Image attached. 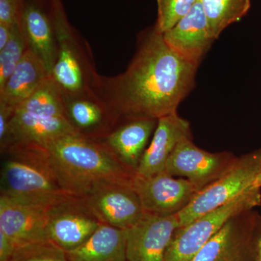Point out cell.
I'll return each instance as SVG.
<instances>
[{
	"label": "cell",
	"mask_w": 261,
	"mask_h": 261,
	"mask_svg": "<svg viewBox=\"0 0 261 261\" xmlns=\"http://www.w3.org/2000/svg\"><path fill=\"white\" fill-rule=\"evenodd\" d=\"M197 67L171 49L153 29L141 34L137 51L126 71L94 77L91 90L107 109L113 128L135 118H154L177 112L191 91Z\"/></svg>",
	"instance_id": "obj_1"
},
{
	"label": "cell",
	"mask_w": 261,
	"mask_h": 261,
	"mask_svg": "<svg viewBox=\"0 0 261 261\" xmlns=\"http://www.w3.org/2000/svg\"><path fill=\"white\" fill-rule=\"evenodd\" d=\"M44 149L60 185L78 197L97 182L132 185L137 175L102 142L80 135L65 136Z\"/></svg>",
	"instance_id": "obj_2"
},
{
	"label": "cell",
	"mask_w": 261,
	"mask_h": 261,
	"mask_svg": "<svg viewBox=\"0 0 261 261\" xmlns=\"http://www.w3.org/2000/svg\"><path fill=\"white\" fill-rule=\"evenodd\" d=\"M2 154L1 195L46 205L75 196L60 185L44 148L12 147Z\"/></svg>",
	"instance_id": "obj_3"
},
{
	"label": "cell",
	"mask_w": 261,
	"mask_h": 261,
	"mask_svg": "<svg viewBox=\"0 0 261 261\" xmlns=\"http://www.w3.org/2000/svg\"><path fill=\"white\" fill-rule=\"evenodd\" d=\"M260 173L261 149L237 158L226 173L197 192L190 204L178 214L180 227L256 187L255 181Z\"/></svg>",
	"instance_id": "obj_4"
},
{
	"label": "cell",
	"mask_w": 261,
	"mask_h": 261,
	"mask_svg": "<svg viewBox=\"0 0 261 261\" xmlns=\"http://www.w3.org/2000/svg\"><path fill=\"white\" fill-rule=\"evenodd\" d=\"M51 6L58 51L50 76L63 96L90 93L91 85L97 73L75 41L61 0H51Z\"/></svg>",
	"instance_id": "obj_5"
},
{
	"label": "cell",
	"mask_w": 261,
	"mask_h": 261,
	"mask_svg": "<svg viewBox=\"0 0 261 261\" xmlns=\"http://www.w3.org/2000/svg\"><path fill=\"white\" fill-rule=\"evenodd\" d=\"M260 205L261 188L255 187L226 205L177 228L166 251L165 261H191L228 220Z\"/></svg>",
	"instance_id": "obj_6"
},
{
	"label": "cell",
	"mask_w": 261,
	"mask_h": 261,
	"mask_svg": "<svg viewBox=\"0 0 261 261\" xmlns=\"http://www.w3.org/2000/svg\"><path fill=\"white\" fill-rule=\"evenodd\" d=\"M81 197L102 224L120 229L133 227L144 214L138 195L128 184L97 182Z\"/></svg>",
	"instance_id": "obj_7"
},
{
	"label": "cell",
	"mask_w": 261,
	"mask_h": 261,
	"mask_svg": "<svg viewBox=\"0 0 261 261\" xmlns=\"http://www.w3.org/2000/svg\"><path fill=\"white\" fill-rule=\"evenodd\" d=\"M237 158L230 152L213 153L199 148L192 142V137H188L176 146L166 163L165 172L188 180L199 192L226 173Z\"/></svg>",
	"instance_id": "obj_8"
},
{
	"label": "cell",
	"mask_w": 261,
	"mask_h": 261,
	"mask_svg": "<svg viewBox=\"0 0 261 261\" xmlns=\"http://www.w3.org/2000/svg\"><path fill=\"white\" fill-rule=\"evenodd\" d=\"M101 224L82 197L71 196L49 207L47 239L70 251L85 243Z\"/></svg>",
	"instance_id": "obj_9"
},
{
	"label": "cell",
	"mask_w": 261,
	"mask_h": 261,
	"mask_svg": "<svg viewBox=\"0 0 261 261\" xmlns=\"http://www.w3.org/2000/svg\"><path fill=\"white\" fill-rule=\"evenodd\" d=\"M132 186L139 196L144 213L159 216L178 215L198 192L188 180L166 172L149 177L136 175Z\"/></svg>",
	"instance_id": "obj_10"
},
{
	"label": "cell",
	"mask_w": 261,
	"mask_h": 261,
	"mask_svg": "<svg viewBox=\"0 0 261 261\" xmlns=\"http://www.w3.org/2000/svg\"><path fill=\"white\" fill-rule=\"evenodd\" d=\"M79 135L67 116H37L14 108L1 152L11 147L45 148L61 137Z\"/></svg>",
	"instance_id": "obj_11"
},
{
	"label": "cell",
	"mask_w": 261,
	"mask_h": 261,
	"mask_svg": "<svg viewBox=\"0 0 261 261\" xmlns=\"http://www.w3.org/2000/svg\"><path fill=\"white\" fill-rule=\"evenodd\" d=\"M179 227L178 215L144 213L140 221L126 230V261H165L173 234Z\"/></svg>",
	"instance_id": "obj_12"
},
{
	"label": "cell",
	"mask_w": 261,
	"mask_h": 261,
	"mask_svg": "<svg viewBox=\"0 0 261 261\" xmlns=\"http://www.w3.org/2000/svg\"><path fill=\"white\" fill-rule=\"evenodd\" d=\"M50 206L0 195V231L17 247L48 240V211Z\"/></svg>",
	"instance_id": "obj_13"
},
{
	"label": "cell",
	"mask_w": 261,
	"mask_h": 261,
	"mask_svg": "<svg viewBox=\"0 0 261 261\" xmlns=\"http://www.w3.org/2000/svg\"><path fill=\"white\" fill-rule=\"evenodd\" d=\"M257 213L235 215L200 249L191 261H240L245 258Z\"/></svg>",
	"instance_id": "obj_14"
},
{
	"label": "cell",
	"mask_w": 261,
	"mask_h": 261,
	"mask_svg": "<svg viewBox=\"0 0 261 261\" xmlns=\"http://www.w3.org/2000/svg\"><path fill=\"white\" fill-rule=\"evenodd\" d=\"M163 36L165 42L178 56L197 67L215 40L200 0Z\"/></svg>",
	"instance_id": "obj_15"
},
{
	"label": "cell",
	"mask_w": 261,
	"mask_h": 261,
	"mask_svg": "<svg viewBox=\"0 0 261 261\" xmlns=\"http://www.w3.org/2000/svg\"><path fill=\"white\" fill-rule=\"evenodd\" d=\"M192 137L189 121L177 112L161 117L137 170V176L149 177L166 171V163L182 140Z\"/></svg>",
	"instance_id": "obj_16"
},
{
	"label": "cell",
	"mask_w": 261,
	"mask_h": 261,
	"mask_svg": "<svg viewBox=\"0 0 261 261\" xmlns=\"http://www.w3.org/2000/svg\"><path fill=\"white\" fill-rule=\"evenodd\" d=\"M154 118H135L122 122L98 140L127 167L137 172L158 124Z\"/></svg>",
	"instance_id": "obj_17"
},
{
	"label": "cell",
	"mask_w": 261,
	"mask_h": 261,
	"mask_svg": "<svg viewBox=\"0 0 261 261\" xmlns=\"http://www.w3.org/2000/svg\"><path fill=\"white\" fill-rule=\"evenodd\" d=\"M19 23L27 46L39 58L50 76L58 57V42L53 17L33 0H23Z\"/></svg>",
	"instance_id": "obj_18"
},
{
	"label": "cell",
	"mask_w": 261,
	"mask_h": 261,
	"mask_svg": "<svg viewBox=\"0 0 261 261\" xmlns=\"http://www.w3.org/2000/svg\"><path fill=\"white\" fill-rule=\"evenodd\" d=\"M63 97L67 118L79 135L99 140L113 129L112 120L107 109L92 92L74 97Z\"/></svg>",
	"instance_id": "obj_19"
},
{
	"label": "cell",
	"mask_w": 261,
	"mask_h": 261,
	"mask_svg": "<svg viewBox=\"0 0 261 261\" xmlns=\"http://www.w3.org/2000/svg\"><path fill=\"white\" fill-rule=\"evenodd\" d=\"M49 76L42 62L27 48L21 61L0 89V104L16 108L30 97Z\"/></svg>",
	"instance_id": "obj_20"
},
{
	"label": "cell",
	"mask_w": 261,
	"mask_h": 261,
	"mask_svg": "<svg viewBox=\"0 0 261 261\" xmlns=\"http://www.w3.org/2000/svg\"><path fill=\"white\" fill-rule=\"evenodd\" d=\"M126 230L102 224L81 246L66 252L70 261H126Z\"/></svg>",
	"instance_id": "obj_21"
},
{
	"label": "cell",
	"mask_w": 261,
	"mask_h": 261,
	"mask_svg": "<svg viewBox=\"0 0 261 261\" xmlns=\"http://www.w3.org/2000/svg\"><path fill=\"white\" fill-rule=\"evenodd\" d=\"M214 39L248 13L251 0H200Z\"/></svg>",
	"instance_id": "obj_22"
},
{
	"label": "cell",
	"mask_w": 261,
	"mask_h": 261,
	"mask_svg": "<svg viewBox=\"0 0 261 261\" xmlns=\"http://www.w3.org/2000/svg\"><path fill=\"white\" fill-rule=\"evenodd\" d=\"M27 48L25 36L20 23L17 22L12 25L11 35L8 44L0 50V89L3 88L21 61Z\"/></svg>",
	"instance_id": "obj_23"
},
{
	"label": "cell",
	"mask_w": 261,
	"mask_h": 261,
	"mask_svg": "<svg viewBox=\"0 0 261 261\" xmlns=\"http://www.w3.org/2000/svg\"><path fill=\"white\" fill-rule=\"evenodd\" d=\"M10 261H70L66 252L50 240H41L20 245Z\"/></svg>",
	"instance_id": "obj_24"
},
{
	"label": "cell",
	"mask_w": 261,
	"mask_h": 261,
	"mask_svg": "<svg viewBox=\"0 0 261 261\" xmlns=\"http://www.w3.org/2000/svg\"><path fill=\"white\" fill-rule=\"evenodd\" d=\"M199 0H157L158 18L154 29L163 34L190 13Z\"/></svg>",
	"instance_id": "obj_25"
},
{
	"label": "cell",
	"mask_w": 261,
	"mask_h": 261,
	"mask_svg": "<svg viewBox=\"0 0 261 261\" xmlns=\"http://www.w3.org/2000/svg\"><path fill=\"white\" fill-rule=\"evenodd\" d=\"M245 261H261V216L258 214L249 240Z\"/></svg>",
	"instance_id": "obj_26"
},
{
	"label": "cell",
	"mask_w": 261,
	"mask_h": 261,
	"mask_svg": "<svg viewBox=\"0 0 261 261\" xmlns=\"http://www.w3.org/2000/svg\"><path fill=\"white\" fill-rule=\"evenodd\" d=\"M23 0H0V23L13 25L19 21Z\"/></svg>",
	"instance_id": "obj_27"
},
{
	"label": "cell",
	"mask_w": 261,
	"mask_h": 261,
	"mask_svg": "<svg viewBox=\"0 0 261 261\" xmlns=\"http://www.w3.org/2000/svg\"><path fill=\"white\" fill-rule=\"evenodd\" d=\"M16 245L6 235L0 231V261H10Z\"/></svg>",
	"instance_id": "obj_28"
},
{
	"label": "cell",
	"mask_w": 261,
	"mask_h": 261,
	"mask_svg": "<svg viewBox=\"0 0 261 261\" xmlns=\"http://www.w3.org/2000/svg\"><path fill=\"white\" fill-rule=\"evenodd\" d=\"M12 25L0 23V50L8 44L11 35Z\"/></svg>",
	"instance_id": "obj_29"
},
{
	"label": "cell",
	"mask_w": 261,
	"mask_h": 261,
	"mask_svg": "<svg viewBox=\"0 0 261 261\" xmlns=\"http://www.w3.org/2000/svg\"><path fill=\"white\" fill-rule=\"evenodd\" d=\"M255 186L261 188V173L257 176L256 180H255Z\"/></svg>",
	"instance_id": "obj_30"
},
{
	"label": "cell",
	"mask_w": 261,
	"mask_h": 261,
	"mask_svg": "<svg viewBox=\"0 0 261 261\" xmlns=\"http://www.w3.org/2000/svg\"><path fill=\"white\" fill-rule=\"evenodd\" d=\"M240 261H245V258L244 259V260H240Z\"/></svg>",
	"instance_id": "obj_31"
}]
</instances>
